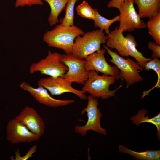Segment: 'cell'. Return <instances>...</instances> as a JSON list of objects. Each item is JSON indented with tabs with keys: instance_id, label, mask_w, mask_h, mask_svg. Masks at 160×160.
Instances as JSON below:
<instances>
[{
	"instance_id": "23",
	"label": "cell",
	"mask_w": 160,
	"mask_h": 160,
	"mask_svg": "<svg viewBox=\"0 0 160 160\" xmlns=\"http://www.w3.org/2000/svg\"><path fill=\"white\" fill-rule=\"evenodd\" d=\"M96 8H93L86 1H84L76 7L77 14L81 17L93 20L95 17Z\"/></svg>"
},
{
	"instance_id": "21",
	"label": "cell",
	"mask_w": 160,
	"mask_h": 160,
	"mask_svg": "<svg viewBox=\"0 0 160 160\" xmlns=\"http://www.w3.org/2000/svg\"><path fill=\"white\" fill-rule=\"evenodd\" d=\"M144 68L146 71H149L152 69L155 71L157 74L158 79L156 84L153 87L143 92L142 99H143L145 96L148 95L150 92L155 88H159L160 87V61L158 59V57H153L152 59L147 62Z\"/></svg>"
},
{
	"instance_id": "18",
	"label": "cell",
	"mask_w": 160,
	"mask_h": 160,
	"mask_svg": "<svg viewBox=\"0 0 160 160\" xmlns=\"http://www.w3.org/2000/svg\"><path fill=\"white\" fill-rule=\"evenodd\" d=\"M138 114L132 116L130 119L132 121V123L135 124L137 126L142 123L149 122L154 125L156 127L157 133L156 136L159 140H160V113L154 117L150 118L147 116L145 117V115L148 113V111L145 109H142L139 110L138 111Z\"/></svg>"
},
{
	"instance_id": "12",
	"label": "cell",
	"mask_w": 160,
	"mask_h": 160,
	"mask_svg": "<svg viewBox=\"0 0 160 160\" xmlns=\"http://www.w3.org/2000/svg\"><path fill=\"white\" fill-rule=\"evenodd\" d=\"M6 129L7 140L13 144L36 141L41 137L31 132L24 124L15 118L8 122Z\"/></svg>"
},
{
	"instance_id": "5",
	"label": "cell",
	"mask_w": 160,
	"mask_h": 160,
	"mask_svg": "<svg viewBox=\"0 0 160 160\" xmlns=\"http://www.w3.org/2000/svg\"><path fill=\"white\" fill-rule=\"evenodd\" d=\"M103 47L111 58L110 60H108L114 64L120 70V78L125 80L127 88L133 84L143 80V78L139 72L142 71L143 68L138 62L129 58L126 59L121 57L116 52L111 51L106 45H104Z\"/></svg>"
},
{
	"instance_id": "13",
	"label": "cell",
	"mask_w": 160,
	"mask_h": 160,
	"mask_svg": "<svg viewBox=\"0 0 160 160\" xmlns=\"http://www.w3.org/2000/svg\"><path fill=\"white\" fill-rule=\"evenodd\" d=\"M20 87L28 92L37 101L46 106L52 107L64 106L75 102L73 99L61 100L54 98L50 95L47 90L41 86L34 88L29 83L22 82Z\"/></svg>"
},
{
	"instance_id": "4",
	"label": "cell",
	"mask_w": 160,
	"mask_h": 160,
	"mask_svg": "<svg viewBox=\"0 0 160 160\" xmlns=\"http://www.w3.org/2000/svg\"><path fill=\"white\" fill-rule=\"evenodd\" d=\"M116 80L113 76L104 74L100 76L96 71L91 70L89 71L88 79L83 84L82 90L94 97H100L103 100L107 99L115 96L117 89L122 87L121 84L116 89L110 90V85L114 83Z\"/></svg>"
},
{
	"instance_id": "6",
	"label": "cell",
	"mask_w": 160,
	"mask_h": 160,
	"mask_svg": "<svg viewBox=\"0 0 160 160\" xmlns=\"http://www.w3.org/2000/svg\"><path fill=\"white\" fill-rule=\"evenodd\" d=\"M61 54L57 52L48 51L46 57L36 63H31L29 68L30 74L39 71L41 74L54 78L62 76L68 71V67L62 61Z\"/></svg>"
},
{
	"instance_id": "19",
	"label": "cell",
	"mask_w": 160,
	"mask_h": 160,
	"mask_svg": "<svg viewBox=\"0 0 160 160\" xmlns=\"http://www.w3.org/2000/svg\"><path fill=\"white\" fill-rule=\"evenodd\" d=\"M149 33L152 37L156 43L160 45V12L149 18L147 22Z\"/></svg>"
},
{
	"instance_id": "2",
	"label": "cell",
	"mask_w": 160,
	"mask_h": 160,
	"mask_svg": "<svg viewBox=\"0 0 160 160\" xmlns=\"http://www.w3.org/2000/svg\"><path fill=\"white\" fill-rule=\"evenodd\" d=\"M85 33L75 25L66 26L60 24L43 35V40L48 46L62 49L65 54H72L75 38Z\"/></svg>"
},
{
	"instance_id": "7",
	"label": "cell",
	"mask_w": 160,
	"mask_h": 160,
	"mask_svg": "<svg viewBox=\"0 0 160 160\" xmlns=\"http://www.w3.org/2000/svg\"><path fill=\"white\" fill-rule=\"evenodd\" d=\"M87 106L83 108L81 112L82 115L85 112L87 113V121L84 125L76 126L74 127L75 132L82 136H85L89 130L106 135V129L102 128L100 125V120L102 114L100 109L97 107L99 104L98 98L89 95L87 96Z\"/></svg>"
},
{
	"instance_id": "15",
	"label": "cell",
	"mask_w": 160,
	"mask_h": 160,
	"mask_svg": "<svg viewBox=\"0 0 160 160\" xmlns=\"http://www.w3.org/2000/svg\"><path fill=\"white\" fill-rule=\"evenodd\" d=\"M141 18L153 16L160 12V0H134Z\"/></svg>"
},
{
	"instance_id": "22",
	"label": "cell",
	"mask_w": 160,
	"mask_h": 160,
	"mask_svg": "<svg viewBox=\"0 0 160 160\" xmlns=\"http://www.w3.org/2000/svg\"><path fill=\"white\" fill-rule=\"evenodd\" d=\"M79 0H68L64 9L65 12V16L59 20L60 24L66 26L73 25L74 6L76 3Z\"/></svg>"
},
{
	"instance_id": "25",
	"label": "cell",
	"mask_w": 160,
	"mask_h": 160,
	"mask_svg": "<svg viewBox=\"0 0 160 160\" xmlns=\"http://www.w3.org/2000/svg\"><path fill=\"white\" fill-rule=\"evenodd\" d=\"M36 145H33L28 151L26 154L24 156L22 157L20 155L19 150L18 149L17 151H15V159L16 160H25L33 156V154L36 151L37 148Z\"/></svg>"
},
{
	"instance_id": "20",
	"label": "cell",
	"mask_w": 160,
	"mask_h": 160,
	"mask_svg": "<svg viewBox=\"0 0 160 160\" xmlns=\"http://www.w3.org/2000/svg\"><path fill=\"white\" fill-rule=\"evenodd\" d=\"M120 19L119 15L115 16L112 19H107L100 15L97 9L96 8L95 17L93 20L95 27H98L103 31L104 30L108 35L110 33L109 28L110 25L115 22L119 21Z\"/></svg>"
},
{
	"instance_id": "16",
	"label": "cell",
	"mask_w": 160,
	"mask_h": 160,
	"mask_svg": "<svg viewBox=\"0 0 160 160\" xmlns=\"http://www.w3.org/2000/svg\"><path fill=\"white\" fill-rule=\"evenodd\" d=\"M119 152L127 153L137 160H159L160 150H147L142 152H136L130 150L122 145L118 147Z\"/></svg>"
},
{
	"instance_id": "27",
	"label": "cell",
	"mask_w": 160,
	"mask_h": 160,
	"mask_svg": "<svg viewBox=\"0 0 160 160\" xmlns=\"http://www.w3.org/2000/svg\"><path fill=\"white\" fill-rule=\"evenodd\" d=\"M124 0H111L107 5L108 8L114 7L117 8L120 11L121 9V5Z\"/></svg>"
},
{
	"instance_id": "14",
	"label": "cell",
	"mask_w": 160,
	"mask_h": 160,
	"mask_svg": "<svg viewBox=\"0 0 160 160\" xmlns=\"http://www.w3.org/2000/svg\"><path fill=\"white\" fill-rule=\"evenodd\" d=\"M15 119L24 124L33 133L41 137L43 135L45 124L42 118L33 108L26 106Z\"/></svg>"
},
{
	"instance_id": "11",
	"label": "cell",
	"mask_w": 160,
	"mask_h": 160,
	"mask_svg": "<svg viewBox=\"0 0 160 160\" xmlns=\"http://www.w3.org/2000/svg\"><path fill=\"white\" fill-rule=\"evenodd\" d=\"M105 51L102 48L87 56L84 58V68L87 71L94 70L106 76H113L118 80L120 79L119 70L116 66H111L107 63L104 56Z\"/></svg>"
},
{
	"instance_id": "26",
	"label": "cell",
	"mask_w": 160,
	"mask_h": 160,
	"mask_svg": "<svg viewBox=\"0 0 160 160\" xmlns=\"http://www.w3.org/2000/svg\"><path fill=\"white\" fill-rule=\"evenodd\" d=\"M148 47L149 49L153 52L151 55L152 58L160 57V46L154 42H149Z\"/></svg>"
},
{
	"instance_id": "9",
	"label": "cell",
	"mask_w": 160,
	"mask_h": 160,
	"mask_svg": "<svg viewBox=\"0 0 160 160\" xmlns=\"http://www.w3.org/2000/svg\"><path fill=\"white\" fill-rule=\"evenodd\" d=\"M134 3V0H124L122 4L119 11L120 23L118 28L123 32L147 27L146 24L141 19L136 11Z\"/></svg>"
},
{
	"instance_id": "8",
	"label": "cell",
	"mask_w": 160,
	"mask_h": 160,
	"mask_svg": "<svg viewBox=\"0 0 160 160\" xmlns=\"http://www.w3.org/2000/svg\"><path fill=\"white\" fill-rule=\"evenodd\" d=\"M62 61L68 69L62 77L66 81L84 84L88 79L89 71L86 70L85 59L78 58L72 54H61Z\"/></svg>"
},
{
	"instance_id": "17",
	"label": "cell",
	"mask_w": 160,
	"mask_h": 160,
	"mask_svg": "<svg viewBox=\"0 0 160 160\" xmlns=\"http://www.w3.org/2000/svg\"><path fill=\"white\" fill-rule=\"evenodd\" d=\"M49 5L50 12L48 19L49 25L52 26L60 22L58 17L65 9L68 0H44Z\"/></svg>"
},
{
	"instance_id": "1",
	"label": "cell",
	"mask_w": 160,
	"mask_h": 160,
	"mask_svg": "<svg viewBox=\"0 0 160 160\" xmlns=\"http://www.w3.org/2000/svg\"><path fill=\"white\" fill-rule=\"evenodd\" d=\"M123 33L117 26L108 34L106 45L111 49H116L121 57L130 56L133 57L144 68L146 63L151 58L145 57L143 53L137 49V42L131 34H128L124 36Z\"/></svg>"
},
{
	"instance_id": "10",
	"label": "cell",
	"mask_w": 160,
	"mask_h": 160,
	"mask_svg": "<svg viewBox=\"0 0 160 160\" xmlns=\"http://www.w3.org/2000/svg\"><path fill=\"white\" fill-rule=\"evenodd\" d=\"M72 83L66 81L62 76L56 78L49 76L40 79L38 82V85L48 90L52 96L70 92L76 95L81 99L87 100V96L85 94V92L82 90H77L73 88Z\"/></svg>"
},
{
	"instance_id": "3",
	"label": "cell",
	"mask_w": 160,
	"mask_h": 160,
	"mask_svg": "<svg viewBox=\"0 0 160 160\" xmlns=\"http://www.w3.org/2000/svg\"><path fill=\"white\" fill-rule=\"evenodd\" d=\"M107 39L105 32L100 29L87 32L82 37L78 36L75 39L72 54L78 58L84 59L100 51L101 45L105 43Z\"/></svg>"
},
{
	"instance_id": "24",
	"label": "cell",
	"mask_w": 160,
	"mask_h": 160,
	"mask_svg": "<svg viewBox=\"0 0 160 160\" xmlns=\"http://www.w3.org/2000/svg\"><path fill=\"white\" fill-rule=\"evenodd\" d=\"M41 0H15V7H18L25 6H31L33 5H43Z\"/></svg>"
}]
</instances>
